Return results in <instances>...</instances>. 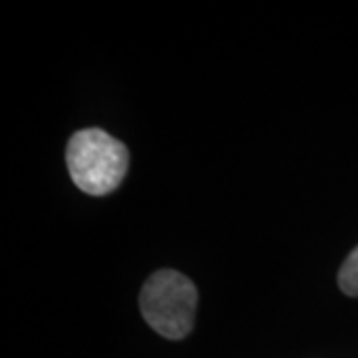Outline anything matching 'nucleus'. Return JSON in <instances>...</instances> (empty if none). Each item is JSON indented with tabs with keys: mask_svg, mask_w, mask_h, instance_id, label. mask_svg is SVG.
<instances>
[{
	"mask_svg": "<svg viewBox=\"0 0 358 358\" xmlns=\"http://www.w3.org/2000/svg\"><path fill=\"white\" fill-rule=\"evenodd\" d=\"M338 287L348 296H358V247L346 257L338 271Z\"/></svg>",
	"mask_w": 358,
	"mask_h": 358,
	"instance_id": "7ed1b4c3",
	"label": "nucleus"
},
{
	"mask_svg": "<svg viewBox=\"0 0 358 358\" xmlns=\"http://www.w3.org/2000/svg\"><path fill=\"white\" fill-rule=\"evenodd\" d=\"M70 178L88 195H106L126 178L129 164L128 148L103 129L76 131L66 148Z\"/></svg>",
	"mask_w": 358,
	"mask_h": 358,
	"instance_id": "f257e3e1",
	"label": "nucleus"
},
{
	"mask_svg": "<svg viewBox=\"0 0 358 358\" xmlns=\"http://www.w3.org/2000/svg\"><path fill=\"white\" fill-rule=\"evenodd\" d=\"M140 307L143 319L155 333L179 341L192 333L197 310V289L185 275L162 268L143 285Z\"/></svg>",
	"mask_w": 358,
	"mask_h": 358,
	"instance_id": "f03ea898",
	"label": "nucleus"
}]
</instances>
